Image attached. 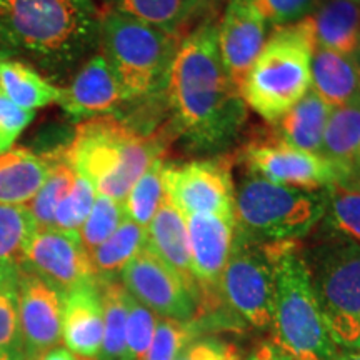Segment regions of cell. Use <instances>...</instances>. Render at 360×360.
<instances>
[{"instance_id": "cell-34", "label": "cell", "mask_w": 360, "mask_h": 360, "mask_svg": "<svg viewBox=\"0 0 360 360\" xmlns=\"http://www.w3.org/2000/svg\"><path fill=\"white\" fill-rule=\"evenodd\" d=\"M124 219L125 212L122 202L97 193L89 217L79 229L80 242H82L85 250L90 254L94 249L103 244L117 231V227L122 224Z\"/></svg>"}, {"instance_id": "cell-45", "label": "cell", "mask_w": 360, "mask_h": 360, "mask_svg": "<svg viewBox=\"0 0 360 360\" xmlns=\"http://www.w3.org/2000/svg\"><path fill=\"white\" fill-rule=\"evenodd\" d=\"M0 360H17L15 355H12L11 352H6V350H0Z\"/></svg>"}, {"instance_id": "cell-9", "label": "cell", "mask_w": 360, "mask_h": 360, "mask_svg": "<svg viewBox=\"0 0 360 360\" xmlns=\"http://www.w3.org/2000/svg\"><path fill=\"white\" fill-rule=\"evenodd\" d=\"M219 292L225 302L254 327L272 326L276 282L265 244H259V240L237 229L232 254L220 277Z\"/></svg>"}, {"instance_id": "cell-32", "label": "cell", "mask_w": 360, "mask_h": 360, "mask_svg": "<svg viewBox=\"0 0 360 360\" xmlns=\"http://www.w3.org/2000/svg\"><path fill=\"white\" fill-rule=\"evenodd\" d=\"M327 191V225L360 244V180H342Z\"/></svg>"}, {"instance_id": "cell-23", "label": "cell", "mask_w": 360, "mask_h": 360, "mask_svg": "<svg viewBox=\"0 0 360 360\" xmlns=\"http://www.w3.org/2000/svg\"><path fill=\"white\" fill-rule=\"evenodd\" d=\"M332 107L310 90L276 124L277 141L300 150L321 154Z\"/></svg>"}, {"instance_id": "cell-19", "label": "cell", "mask_w": 360, "mask_h": 360, "mask_svg": "<svg viewBox=\"0 0 360 360\" xmlns=\"http://www.w3.org/2000/svg\"><path fill=\"white\" fill-rule=\"evenodd\" d=\"M315 47L354 58L360 52V2L319 0L307 17Z\"/></svg>"}, {"instance_id": "cell-40", "label": "cell", "mask_w": 360, "mask_h": 360, "mask_svg": "<svg viewBox=\"0 0 360 360\" xmlns=\"http://www.w3.org/2000/svg\"><path fill=\"white\" fill-rule=\"evenodd\" d=\"M175 360H242L233 345L217 340L191 342Z\"/></svg>"}, {"instance_id": "cell-4", "label": "cell", "mask_w": 360, "mask_h": 360, "mask_svg": "<svg viewBox=\"0 0 360 360\" xmlns=\"http://www.w3.org/2000/svg\"><path fill=\"white\" fill-rule=\"evenodd\" d=\"M314 35L307 17L276 27L247 72L240 96L267 124H277L312 87Z\"/></svg>"}, {"instance_id": "cell-31", "label": "cell", "mask_w": 360, "mask_h": 360, "mask_svg": "<svg viewBox=\"0 0 360 360\" xmlns=\"http://www.w3.org/2000/svg\"><path fill=\"white\" fill-rule=\"evenodd\" d=\"M74 180L75 170L65 160L64 152L58 150L47 180L34 199L25 205L37 227H52L56 209L74 186Z\"/></svg>"}, {"instance_id": "cell-37", "label": "cell", "mask_w": 360, "mask_h": 360, "mask_svg": "<svg viewBox=\"0 0 360 360\" xmlns=\"http://www.w3.org/2000/svg\"><path fill=\"white\" fill-rule=\"evenodd\" d=\"M130 295V294H129ZM157 315L146 305L129 297L127 328H125V345H127V360H143L154 340Z\"/></svg>"}, {"instance_id": "cell-22", "label": "cell", "mask_w": 360, "mask_h": 360, "mask_svg": "<svg viewBox=\"0 0 360 360\" xmlns=\"http://www.w3.org/2000/svg\"><path fill=\"white\" fill-rule=\"evenodd\" d=\"M147 249L170 269H174L179 276L197 287L191 269L186 217L169 199H165L159 212L148 224Z\"/></svg>"}, {"instance_id": "cell-30", "label": "cell", "mask_w": 360, "mask_h": 360, "mask_svg": "<svg viewBox=\"0 0 360 360\" xmlns=\"http://www.w3.org/2000/svg\"><path fill=\"white\" fill-rule=\"evenodd\" d=\"M37 224L25 205H0V267H22Z\"/></svg>"}, {"instance_id": "cell-15", "label": "cell", "mask_w": 360, "mask_h": 360, "mask_svg": "<svg viewBox=\"0 0 360 360\" xmlns=\"http://www.w3.org/2000/svg\"><path fill=\"white\" fill-rule=\"evenodd\" d=\"M267 29L269 24L249 0H229L219 20V52L225 74L238 92L269 37Z\"/></svg>"}, {"instance_id": "cell-7", "label": "cell", "mask_w": 360, "mask_h": 360, "mask_svg": "<svg viewBox=\"0 0 360 360\" xmlns=\"http://www.w3.org/2000/svg\"><path fill=\"white\" fill-rule=\"evenodd\" d=\"M180 42V35L127 13L112 8L101 11L98 47L127 102L165 89Z\"/></svg>"}, {"instance_id": "cell-21", "label": "cell", "mask_w": 360, "mask_h": 360, "mask_svg": "<svg viewBox=\"0 0 360 360\" xmlns=\"http://www.w3.org/2000/svg\"><path fill=\"white\" fill-rule=\"evenodd\" d=\"M310 90L332 109L360 102V82L354 58L315 47Z\"/></svg>"}, {"instance_id": "cell-26", "label": "cell", "mask_w": 360, "mask_h": 360, "mask_svg": "<svg viewBox=\"0 0 360 360\" xmlns=\"http://www.w3.org/2000/svg\"><path fill=\"white\" fill-rule=\"evenodd\" d=\"M103 309V340L98 359L127 360L125 328L129 315V292L112 277H97Z\"/></svg>"}, {"instance_id": "cell-12", "label": "cell", "mask_w": 360, "mask_h": 360, "mask_svg": "<svg viewBox=\"0 0 360 360\" xmlns=\"http://www.w3.org/2000/svg\"><path fill=\"white\" fill-rule=\"evenodd\" d=\"M122 285L155 315L191 321L197 310V287L179 276L150 250L143 249L120 272Z\"/></svg>"}, {"instance_id": "cell-1", "label": "cell", "mask_w": 360, "mask_h": 360, "mask_svg": "<svg viewBox=\"0 0 360 360\" xmlns=\"http://www.w3.org/2000/svg\"><path fill=\"white\" fill-rule=\"evenodd\" d=\"M217 34L219 22L210 17L182 39L165 84L174 132L204 154L231 146L247 117L244 98L220 60Z\"/></svg>"}, {"instance_id": "cell-44", "label": "cell", "mask_w": 360, "mask_h": 360, "mask_svg": "<svg viewBox=\"0 0 360 360\" xmlns=\"http://www.w3.org/2000/svg\"><path fill=\"white\" fill-rule=\"evenodd\" d=\"M335 360H360V349L359 350H340L339 357Z\"/></svg>"}, {"instance_id": "cell-35", "label": "cell", "mask_w": 360, "mask_h": 360, "mask_svg": "<svg viewBox=\"0 0 360 360\" xmlns=\"http://www.w3.org/2000/svg\"><path fill=\"white\" fill-rule=\"evenodd\" d=\"M96 197L97 191L94 184L89 179H85L84 175L75 172L74 186L56 209L52 227L65 232L79 233V229L82 227L90 210H92Z\"/></svg>"}, {"instance_id": "cell-41", "label": "cell", "mask_w": 360, "mask_h": 360, "mask_svg": "<svg viewBox=\"0 0 360 360\" xmlns=\"http://www.w3.org/2000/svg\"><path fill=\"white\" fill-rule=\"evenodd\" d=\"M247 360H304L297 357L295 354H292L290 350L283 349L282 345H278L277 342L267 340L264 344H260L257 349L249 355Z\"/></svg>"}, {"instance_id": "cell-46", "label": "cell", "mask_w": 360, "mask_h": 360, "mask_svg": "<svg viewBox=\"0 0 360 360\" xmlns=\"http://www.w3.org/2000/svg\"><path fill=\"white\" fill-rule=\"evenodd\" d=\"M354 62H355V67H357V74H359V82H360V52L357 56L354 57Z\"/></svg>"}, {"instance_id": "cell-14", "label": "cell", "mask_w": 360, "mask_h": 360, "mask_svg": "<svg viewBox=\"0 0 360 360\" xmlns=\"http://www.w3.org/2000/svg\"><path fill=\"white\" fill-rule=\"evenodd\" d=\"M64 295L32 272L20 270V360H37L62 340Z\"/></svg>"}, {"instance_id": "cell-3", "label": "cell", "mask_w": 360, "mask_h": 360, "mask_svg": "<svg viewBox=\"0 0 360 360\" xmlns=\"http://www.w3.org/2000/svg\"><path fill=\"white\" fill-rule=\"evenodd\" d=\"M165 137L143 135L115 115L84 120L64 152L75 172L94 184L97 193L124 202L141 175L164 159Z\"/></svg>"}, {"instance_id": "cell-2", "label": "cell", "mask_w": 360, "mask_h": 360, "mask_svg": "<svg viewBox=\"0 0 360 360\" xmlns=\"http://www.w3.org/2000/svg\"><path fill=\"white\" fill-rule=\"evenodd\" d=\"M94 0H0V45L62 75L98 47Z\"/></svg>"}, {"instance_id": "cell-20", "label": "cell", "mask_w": 360, "mask_h": 360, "mask_svg": "<svg viewBox=\"0 0 360 360\" xmlns=\"http://www.w3.org/2000/svg\"><path fill=\"white\" fill-rule=\"evenodd\" d=\"M56 155L12 147L0 154V205H27L51 174Z\"/></svg>"}, {"instance_id": "cell-25", "label": "cell", "mask_w": 360, "mask_h": 360, "mask_svg": "<svg viewBox=\"0 0 360 360\" xmlns=\"http://www.w3.org/2000/svg\"><path fill=\"white\" fill-rule=\"evenodd\" d=\"M321 154L360 180V102L332 110Z\"/></svg>"}, {"instance_id": "cell-29", "label": "cell", "mask_w": 360, "mask_h": 360, "mask_svg": "<svg viewBox=\"0 0 360 360\" xmlns=\"http://www.w3.org/2000/svg\"><path fill=\"white\" fill-rule=\"evenodd\" d=\"M164 159H157L154 164L134 184L127 197L122 202L125 217L135 224L148 227L155 214L167 199L164 182Z\"/></svg>"}, {"instance_id": "cell-47", "label": "cell", "mask_w": 360, "mask_h": 360, "mask_svg": "<svg viewBox=\"0 0 360 360\" xmlns=\"http://www.w3.org/2000/svg\"><path fill=\"white\" fill-rule=\"evenodd\" d=\"M355 2H360V0H355Z\"/></svg>"}, {"instance_id": "cell-18", "label": "cell", "mask_w": 360, "mask_h": 360, "mask_svg": "<svg viewBox=\"0 0 360 360\" xmlns=\"http://www.w3.org/2000/svg\"><path fill=\"white\" fill-rule=\"evenodd\" d=\"M103 340V309L98 281L64 294L62 342L77 357L98 359Z\"/></svg>"}, {"instance_id": "cell-33", "label": "cell", "mask_w": 360, "mask_h": 360, "mask_svg": "<svg viewBox=\"0 0 360 360\" xmlns=\"http://www.w3.org/2000/svg\"><path fill=\"white\" fill-rule=\"evenodd\" d=\"M19 267H0V350L20 360Z\"/></svg>"}, {"instance_id": "cell-8", "label": "cell", "mask_w": 360, "mask_h": 360, "mask_svg": "<svg viewBox=\"0 0 360 360\" xmlns=\"http://www.w3.org/2000/svg\"><path fill=\"white\" fill-rule=\"evenodd\" d=\"M327 205V188L304 191L250 175L236 191V222L254 240L295 242L326 219Z\"/></svg>"}, {"instance_id": "cell-10", "label": "cell", "mask_w": 360, "mask_h": 360, "mask_svg": "<svg viewBox=\"0 0 360 360\" xmlns=\"http://www.w3.org/2000/svg\"><path fill=\"white\" fill-rule=\"evenodd\" d=\"M164 182L167 199L186 219L195 214L236 219V187L227 160L164 165Z\"/></svg>"}, {"instance_id": "cell-11", "label": "cell", "mask_w": 360, "mask_h": 360, "mask_svg": "<svg viewBox=\"0 0 360 360\" xmlns=\"http://www.w3.org/2000/svg\"><path fill=\"white\" fill-rule=\"evenodd\" d=\"M242 157L250 175L278 186L321 191L349 179L347 172L326 155L278 141L250 143Z\"/></svg>"}, {"instance_id": "cell-13", "label": "cell", "mask_w": 360, "mask_h": 360, "mask_svg": "<svg viewBox=\"0 0 360 360\" xmlns=\"http://www.w3.org/2000/svg\"><path fill=\"white\" fill-rule=\"evenodd\" d=\"M20 270L44 278L62 295L97 281L79 233L56 227H37L24 252Z\"/></svg>"}, {"instance_id": "cell-16", "label": "cell", "mask_w": 360, "mask_h": 360, "mask_svg": "<svg viewBox=\"0 0 360 360\" xmlns=\"http://www.w3.org/2000/svg\"><path fill=\"white\" fill-rule=\"evenodd\" d=\"M191 269L197 287L219 290V282L236 240V219L195 214L186 219Z\"/></svg>"}, {"instance_id": "cell-17", "label": "cell", "mask_w": 360, "mask_h": 360, "mask_svg": "<svg viewBox=\"0 0 360 360\" xmlns=\"http://www.w3.org/2000/svg\"><path fill=\"white\" fill-rule=\"evenodd\" d=\"M124 102L127 101L114 72L98 52L87 58L69 87L62 89L58 105L70 119L89 120L114 114Z\"/></svg>"}, {"instance_id": "cell-24", "label": "cell", "mask_w": 360, "mask_h": 360, "mask_svg": "<svg viewBox=\"0 0 360 360\" xmlns=\"http://www.w3.org/2000/svg\"><path fill=\"white\" fill-rule=\"evenodd\" d=\"M0 90L17 107L30 112L58 103L62 97V89L32 65L8 57H0Z\"/></svg>"}, {"instance_id": "cell-6", "label": "cell", "mask_w": 360, "mask_h": 360, "mask_svg": "<svg viewBox=\"0 0 360 360\" xmlns=\"http://www.w3.org/2000/svg\"><path fill=\"white\" fill-rule=\"evenodd\" d=\"M328 232L300 247L330 339L340 350L360 349V244Z\"/></svg>"}, {"instance_id": "cell-39", "label": "cell", "mask_w": 360, "mask_h": 360, "mask_svg": "<svg viewBox=\"0 0 360 360\" xmlns=\"http://www.w3.org/2000/svg\"><path fill=\"white\" fill-rule=\"evenodd\" d=\"M34 117L35 112L17 107L0 90V154L11 150L20 134L32 124Z\"/></svg>"}, {"instance_id": "cell-42", "label": "cell", "mask_w": 360, "mask_h": 360, "mask_svg": "<svg viewBox=\"0 0 360 360\" xmlns=\"http://www.w3.org/2000/svg\"><path fill=\"white\" fill-rule=\"evenodd\" d=\"M37 360H82V359H79L77 355L72 354L70 350L67 349H52L49 350L47 354H44L42 357H39Z\"/></svg>"}, {"instance_id": "cell-5", "label": "cell", "mask_w": 360, "mask_h": 360, "mask_svg": "<svg viewBox=\"0 0 360 360\" xmlns=\"http://www.w3.org/2000/svg\"><path fill=\"white\" fill-rule=\"evenodd\" d=\"M274 267V342L304 360H335L340 349L328 334L295 242L265 244Z\"/></svg>"}, {"instance_id": "cell-36", "label": "cell", "mask_w": 360, "mask_h": 360, "mask_svg": "<svg viewBox=\"0 0 360 360\" xmlns=\"http://www.w3.org/2000/svg\"><path fill=\"white\" fill-rule=\"evenodd\" d=\"M195 335L197 327L193 322L160 317L157 321L154 340L143 360H175Z\"/></svg>"}, {"instance_id": "cell-28", "label": "cell", "mask_w": 360, "mask_h": 360, "mask_svg": "<svg viewBox=\"0 0 360 360\" xmlns=\"http://www.w3.org/2000/svg\"><path fill=\"white\" fill-rule=\"evenodd\" d=\"M105 8L127 13L165 32L180 35L195 13L193 0H103Z\"/></svg>"}, {"instance_id": "cell-43", "label": "cell", "mask_w": 360, "mask_h": 360, "mask_svg": "<svg viewBox=\"0 0 360 360\" xmlns=\"http://www.w3.org/2000/svg\"><path fill=\"white\" fill-rule=\"evenodd\" d=\"M195 2V13L200 15V13L214 11L215 7H219L224 0H193Z\"/></svg>"}, {"instance_id": "cell-38", "label": "cell", "mask_w": 360, "mask_h": 360, "mask_svg": "<svg viewBox=\"0 0 360 360\" xmlns=\"http://www.w3.org/2000/svg\"><path fill=\"white\" fill-rule=\"evenodd\" d=\"M269 25L283 27L309 17L319 0H249Z\"/></svg>"}, {"instance_id": "cell-27", "label": "cell", "mask_w": 360, "mask_h": 360, "mask_svg": "<svg viewBox=\"0 0 360 360\" xmlns=\"http://www.w3.org/2000/svg\"><path fill=\"white\" fill-rule=\"evenodd\" d=\"M147 247V229L125 217L103 244L90 252L97 277L120 274L130 260Z\"/></svg>"}]
</instances>
